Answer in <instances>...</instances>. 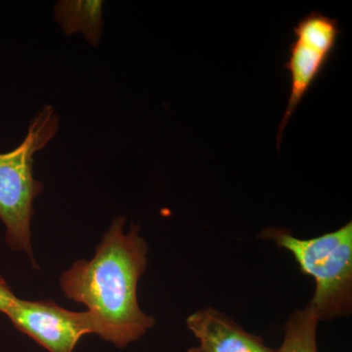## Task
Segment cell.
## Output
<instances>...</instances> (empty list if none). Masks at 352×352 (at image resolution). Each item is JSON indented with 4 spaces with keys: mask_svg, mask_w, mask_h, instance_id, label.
<instances>
[{
    "mask_svg": "<svg viewBox=\"0 0 352 352\" xmlns=\"http://www.w3.org/2000/svg\"><path fill=\"white\" fill-rule=\"evenodd\" d=\"M126 217H118L97 247L94 258L78 261L61 278L65 296L87 305L100 324V337L118 347L140 340L155 319L139 307L138 284L147 266V244Z\"/></svg>",
    "mask_w": 352,
    "mask_h": 352,
    "instance_id": "1",
    "label": "cell"
},
{
    "mask_svg": "<svg viewBox=\"0 0 352 352\" xmlns=\"http://www.w3.org/2000/svg\"><path fill=\"white\" fill-rule=\"evenodd\" d=\"M59 119L52 106L41 108L30 122L23 142L12 151L0 154V219L6 226L7 244L25 251L32 258L31 219L34 201L43 191L32 173L34 156L54 138Z\"/></svg>",
    "mask_w": 352,
    "mask_h": 352,
    "instance_id": "2",
    "label": "cell"
},
{
    "mask_svg": "<svg viewBox=\"0 0 352 352\" xmlns=\"http://www.w3.org/2000/svg\"><path fill=\"white\" fill-rule=\"evenodd\" d=\"M293 254L300 270L314 277L316 289L309 302L318 320L344 316L352 305V223L312 239L285 231L268 232Z\"/></svg>",
    "mask_w": 352,
    "mask_h": 352,
    "instance_id": "3",
    "label": "cell"
},
{
    "mask_svg": "<svg viewBox=\"0 0 352 352\" xmlns=\"http://www.w3.org/2000/svg\"><path fill=\"white\" fill-rule=\"evenodd\" d=\"M295 39L289 46V59L284 68L289 72L291 88L288 105L277 134L279 150L285 129L310 88L323 73L335 52L340 32L339 21L312 11L293 29Z\"/></svg>",
    "mask_w": 352,
    "mask_h": 352,
    "instance_id": "4",
    "label": "cell"
},
{
    "mask_svg": "<svg viewBox=\"0 0 352 352\" xmlns=\"http://www.w3.org/2000/svg\"><path fill=\"white\" fill-rule=\"evenodd\" d=\"M21 332L48 352H73L80 338L100 336V324L92 312H74L53 302H30L16 298L4 312Z\"/></svg>",
    "mask_w": 352,
    "mask_h": 352,
    "instance_id": "5",
    "label": "cell"
},
{
    "mask_svg": "<svg viewBox=\"0 0 352 352\" xmlns=\"http://www.w3.org/2000/svg\"><path fill=\"white\" fill-rule=\"evenodd\" d=\"M187 327L199 344L188 352H267L263 340L245 332L232 319L214 308H205L190 315Z\"/></svg>",
    "mask_w": 352,
    "mask_h": 352,
    "instance_id": "6",
    "label": "cell"
},
{
    "mask_svg": "<svg viewBox=\"0 0 352 352\" xmlns=\"http://www.w3.org/2000/svg\"><path fill=\"white\" fill-rule=\"evenodd\" d=\"M101 0H66L55 6V19L67 36L80 32L87 41L96 46L103 32Z\"/></svg>",
    "mask_w": 352,
    "mask_h": 352,
    "instance_id": "7",
    "label": "cell"
},
{
    "mask_svg": "<svg viewBox=\"0 0 352 352\" xmlns=\"http://www.w3.org/2000/svg\"><path fill=\"white\" fill-rule=\"evenodd\" d=\"M318 318L309 305L296 310L285 327L283 342L278 352H318L317 325Z\"/></svg>",
    "mask_w": 352,
    "mask_h": 352,
    "instance_id": "8",
    "label": "cell"
},
{
    "mask_svg": "<svg viewBox=\"0 0 352 352\" xmlns=\"http://www.w3.org/2000/svg\"><path fill=\"white\" fill-rule=\"evenodd\" d=\"M17 298L11 291L10 287L7 285L6 280L0 277V311L6 312L9 305Z\"/></svg>",
    "mask_w": 352,
    "mask_h": 352,
    "instance_id": "9",
    "label": "cell"
},
{
    "mask_svg": "<svg viewBox=\"0 0 352 352\" xmlns=\"http://www.w3.org/2000/svg\"><path fill=\"white\" fill-rule=\"evenodd\" d=\"M267 352H278L277 351H273V349H268Z\"/></svg>",
    "mask_w": 352,
    "mask_h": 352,
    "instance_id": "10",
    "label": "cell"
}]
</instances>
